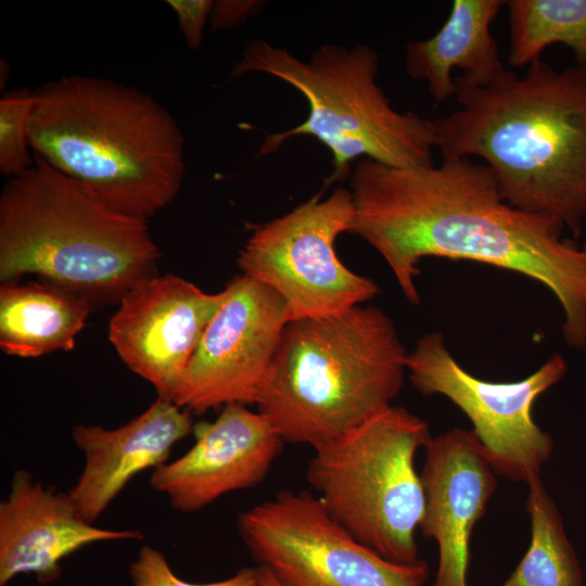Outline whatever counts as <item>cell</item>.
<instances>
[{
	"instance_id": "ffe728a7",
	"label": "cell",
	"mask_w": 586,
	"mask_h": 586,
	"mask_svg": "<svg viewBox=\"0 0 586 586\" xmlns=\"http://www.w3.org/2000/svg\"><path fill=\"white\" fill-rule=\"evenodd\" d=\"M509 63L530 66L553 43L586 66V0H508Z\"/></svg>"
},
{
	"instance_id": "5bb4252c",
	"label": "cell",
	"mask_w": 586,
	"mask_h": 586,
	"mask_svg": "<svg viewBox=\"0 0 586 586\" xmlns=\"http://www.w3.org/2000/svg\"><path fill=\"white\" fill-rule=\"evenodd\" d=\"M424 449L425 510L419 530L438 548L432 586H468L470 537L496 489L495 472L472 430L447 431Z\"/></svg>"
},
{
	"instance_id": "7c38bea8",
	"label": "cell",
	"mask_w": 586,
	"mask_h": 586,
	"mask_svg": "<svg viewBox=\"0 0 586 586\" xmlns=\"http://www.w3.org/2000/svg\"><path fill=\"white\" fill-rule=\"evenodd\" d=\"M228 296L206 293L174 275L135 285L109 323V339L123 362L173 402L187 366L214 315Z\"/></svg>"
},
{
	"instance_id": "ac0fdd59",
	"label": "cell",
	"mask_w": 586,
	"mask_h": 586,
	"mask_svg": "<svg viewBox=\"0 0 586 586\" xmlns=\"http://www.w3.org/2000/svg\"><path fill=\"white\" fill-rule=\"evenodd\" d=\"M91 309L87 300L46 281L1 282L0 347L22 358L72 351Z\"/></svg>"
},
{
	"instance_id": "3957f363",
	"label": "cell",
	"mask_w": 586,
	"mask_h": 586,
	"mask_svg": "<svg viewBox=\"0 0 586 586\" xmlns=\"http://www.w3.org/2000/svg\"><path fill=\"white\" fill-rule=\"evenodd\" d=\"M29 146L97 200L144 220L174 201L186 171L169 111L104 78L71 75L36 89Z\"/></svg>"
},
{
	"instance_id": "7a4b0ae2",
	"label": "cell",
	"mask_w": 586,
	"mask_h": 586,
	"mask_svg": "<svg viewBox=\"0 0 586 586\" xmlns=\"http://www.w3.org/2000/svg\"><path fill=\"white\" fill-rule=\"evenodd\" d=\"M455 82L459 107L433 119L443 160L480 157L508 203L577 239L586 221V66L559 71L539 60L524 75Z\"/></svg>"
},
{
	"instance_id": "ba28073f",
	"label": "cell",
	"mask_w": 586,
	"mask_h": 586,
	"mask_svg": "<svg viewBox=\"0 0 586 586\" xmlns=\"http://www.w3.org/2000/svg\"><path fill=\"white\" fill-rule=\"evenodd\" d=\"M352 193L339 187L321 192L285 215L256 227L239 252L242 275L278 293L289 322L344 313L380 293L368 277L339 258L335 241L351 232Z\"/></svg>"
},
{
	"instance_id": "cb8c5ba5",
	"label": "cell",
	"mask_w": 586,
	"mask_h": 586,
	"mask_svg": "<svg viewBox=\"0 0 586 586\" xmlns=\"http://www.w3.org/2000/svg\"><path fill=\"white\" fill-rule=\"evenodd\" d=\"M262 3L260 1H214L209 17L212 29L216 31L243 25L249 17L259 11Z\"/></svg>"
},
{
	"instance_id": "6da1fadb",
	"label": "cell",
	"mask_w": 586,
	"mask_h": 586,
	"mask_svg": "<svg viewBox=\"0 0 586 586\" xmlns=\"http://www.w3.org/2000/svg\"><path fill=\"white\" fill-rule=\"evenodd\" d=\"M351 189V233L383 257L410 303H420L422 258L477 262L546 286L561 305L566 344L586 346V242L562 238L556 219L508 203L487 166L454 158L392 167L361 158Z\"/></svg>"
},
{
	"instance_id": "5b68a950",
	"label": "cell",
	"mask_w": 586,
	"mask_h": 586,
	"mask_svg": "<svg viewBox=\"0 0 586 586\" xmlns=\"http://www.w3.org/2000/svg\"><path fill=\"white\" fill-rule=\"evenodd\" d=\"M407 354L391 318L373 306L290 321L258 412L284 443L317 448L392 406Z\"/></svg>"
},
{
	"instance_id": "d6986e66",
	"label": "cell",
	"mask_w": 586,
	"mask_h": 586,
	"mask_svg": "<svg viewBox=\"0 0 586 586\" xmlns=\"http://www.w3.org/2000/svg\"><path fill=\"white\" fill-rule=\"evenodd\" d=\"M526 483L531 543L515 570L500 586H585L579 561L555 500L539 475Z\"/></svg>"
},
{
	"instance_id": "277c9868",
	"label": "cell",
	"mask_w": 586,
	"mask_h": 586,
	"mask_svg": "<svg viewBox=\"0 0 586 586\" xmlns=\"http://www.w3.org/2000/svg\"><path fill=\"white\" fill-rule=\"evenodd\" d=\"M160 257L148 220L107 206L37 156L3 187L1 282L37 275L101 306L156 276Z\"/></svg>"
},
{
	"instance_id": "4fadbf2b",
	"label": "cell",
	"mask_w": 586,
	"mask_h": 586,
	"mask_svg": "<svg viewBox=\"0 0 586 586\" xmlns=\"http://www.w3.org/2000/svg\"><path fill=\"white\" fill-rule=\"evenodd\" d=\"M194 444L153 470L150 485L178 512H196L226 494L260 484L284 441L269 421L241 404L221 408L214 421L192 430Z\"/></svg>"
},
{
	"instance_id": "d4e9b609",
	"label": "cell",
	"mask_w": 586,
	"mask_h": 586,
	"mask_svg": "<svg viewBox=\"0 0 586 586\" xmlns=\"http://www.w3.org/2000/svg\"><path fill=\"white\" fill-rule=\"evenodd\" d=\"M257 586H282L268 569L262 565L255 568Z\"/></svg>"
},
{
	"instance_id": "e0dca14e",
	"label": "cell",
	"mask_w": 586,
	"mask_h": 586,
	"mask_svg": "<svg viewBox=\"0 0 586 586\" xmlns=\"http://www.w3.org/2000/svg\"><path fill=\"white\" fill-rule=\"evenodd\" d=\"M505 7L502 0H455L447 20L432 37L410 42L405 69L413 79L426 81L436 102L456 94V68L473 85H486L505 71L491 25Z\"/></svg>"
},
{
	"instance_id": "603a6c76",
	"label": "cell",
	"mask_w": 586,
	"mask_h": 586,
	"mask_svg": "<svg viewBox=\"0 0 586 586\" xmlns=\"http://www.w3.org/2000/svg\"><path fill=\"white\" fill-rule=\"evenodd\" d=\"M167 4L175 12L178 26L190 49H198L202 42L204 28L211 17L212 0H168Z\"/></svg>"
},
{
	"instance_id": "44dd1931",
	"label": "cell",
	"mask_w": 586,
	"mask_h": 586,
	"mask_svg": "<svg viewBox=\"0 0 586 586\" xmlns=\"http://www.w3.org/2000/svg\"><path fill=\"white\" fill-rule=\"evenodd\" d=\"M35 91L20 88L0 100V170L14 178L33 164L28 149Z\"/></svg>"
},
{
	"instance_id": "52a82bcc",
	"label": "cell",
	"mask_w": 586,
	"mask_h": 586,
	"mask_svg": "<svg viewBox=\"0 0 586 586\" xmlns=\"http://www.w3.org/2000/svg\"><path fill=\"white\" fill-rule=\"evenodd\" d=\"M432 436L403 407H388L314 448L306 480L329 514L358 542L396 563L417 561L425 494L415 457Z\"/></svg>"
},
{
	"instance_id": "7402d4cb",
	"label": "cell",
	"mask_w": 586,
	"mask_h": 586,
	"mask_svg": "<svg viewBox=\"0 0 586 586\" xmlns=\"http://www.w3.org/2000/svg\"><path fill=\"white\" fill-rule=\"evenodd\" d=\"M131 586H257L255 568H242L233 576L212 583H192L177 576L160 550L143 546L130 563Z\"/></svg>"
},
{
	"instance_id": "8fae6325",
	"label": "cell",
	"mask_w": 586,
	"mask_h": 586,
	"mask_svg": "<svg viewBox=\"0 0 586 586\" xmlns=\"http://www.w3.org/2000/svg\"><path fill=\"white\" fill-rule=\"evenodd\" d=\"M207 324L173 398L191 415L256 405L289 322L281 296L241 275Z\"/></svg>"
},
{
	"instance_id": "2e32d148",
	"label": "cell",
	"mask_w": 586,
	"mask_h": 586,
	"mask_svg": "<svg viewBox=\"0 0 586 586\" xmlns=\"http://www.w3.org/2000/svg\"><path fill=\"white\" fill-rule=\"evenodd\" d=\"M193 425L189 411L162 397L116 429L75 425L73 442L85 463L68 494L82 517L94 523L136 475L166 463Z\"/></svg>"
},
{
	"instance_id": "9a60e30c",
	"label": "cell",
	"mask_w": 586,
	"mask_h": 586,
	"mask_svg": "<svg viewBox=\"0 0 586 586\" xmlns=\"http://www.w3.org/2000/svg\"><path fill=\"white\" fill-rule=\"evenodd\" d=\"M143 538L138 530L94 526L68 493L44 487L20 469L0 504V586L21 574L50 584L60 577L62 560L90 544Z\"/></svg>"
},
{
	"instance_id": "8992f818",
	"label": "cell",
	"mask_w": 586,
	"mask_h": 586,
	"mask_svg": "<svg viewBox=\"0 0 586 586\" xmlns=\"http://www.w3.org/2000/svg\"><path fill=\"white\" fill-rule=\"evenodd\" d=\"M273 76L296 89L308 103L297 126L265 136L259 155L276 152L286 140L309 136L332 155L328 184L346 178L352 161L362 157L392 167L433 165V119L397 112L377 84L379 55L367 44L328 43L303 61L264 39L249 42L230 72Z\"/></svg>"
},
{
	"instance_id": "30bf717a",
	"label": "cell",
	"mask_w": 586,
	"mask_h": 586,
	"mask_svg": "<svg viewBox=\"0 0 586 586\" xmlns=\"http://www.w3.org/2000/svg\"><path fill=\"white\" fill-rule=\"evenodd\" d=\"M412 385L423 395H442L471 421L483 455L496 474L527 482L539 475L553 450L551 436L533 419L537 398L566 373L556 355L515 382H491L463 369L448 352L444 336L432 332L407 354Z\"/></svg>"
},
{
	"instance_id": "9c48e42d",
	"label": "cell",
	"mask_w": 586,
	"mask_h": 586,
	"mask_svg": "<svg viewBox=\"0 0 586 586\" xmlns=\"http://www.w3.org/2000/svg\"><path fill=\"white\" fill-rule=\"evenodd\" d=\"M258 565L282 586H423L429 565L392 562L358 542L306 491H280L239 514Z\"/></svg>"
}]
</instances>
